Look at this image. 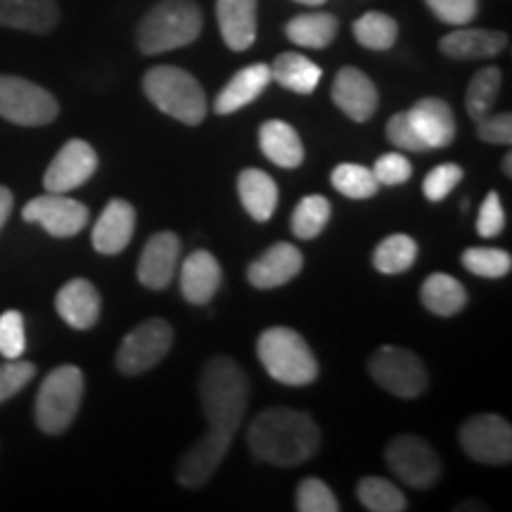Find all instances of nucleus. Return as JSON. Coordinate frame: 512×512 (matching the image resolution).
Returning a JSON list of instances; mask_svg holds the SVG:
<instances>
[{"label": "nucleus", "mask_w": 512, "mask_h": 512, "mask_svg": "<svg viewBox=\"0 0 512 512\" xmlns=\"http://www.w3.org/2000/svg\"><path fill=\"white\" fill-rule=\"evenodd\" d=\"M261 366L275 382L287 387H306L316 382L318 361L306 339L292 328H268L256 342Z\"/></svg>", "instance_id": "5"}, {"label": "nucleus", "mask_w": 512, "mask_h": 512, "mask_svg": "<svg viewBox=\"0 0 512 512\" xmlns=\"http://www.w3.org/2000/svg\"><path fill=\"white\" fill-rule=\"evenodd\" d=\"M354 36L368 50H389L399 36V24L384 12H366L354 22Z\"/></svg>", "instance_id": "35"}, {"label": "nucleus", "mask_w": 512, "mask_h": 512, "mask_svg": "<svg viewBox=\"0 0 512 512\" xmlns=\"http://www.w3.org/2000/svg\"><path fill=\"white\" fill-rule=\"evenodd\" d=\"M389 470L413 489H432L441 477V458L425 439L401 434L384 451Z\"/></svg>", "instance_id": "10"}, {"label": "nucleus", "mask_w": 512, "mask_h": 512, "mask_svg": "<svg viewBox=\"0 0 512 512\" xmlns=\"http://www.w3.org/2000/svg\"><path fill=\"white\" fill-rule=\"evenodd\" d=\"M200 401L209 430L235 437L249 406V380L238 363L216 356L200 375Z\"/></svg>", "instance_id": "2"}, {"label": "nucleus", "mask_w": 512, "mask_h": 512, "mask_svg": "<svg viewBox=\"0 0 512 512\" xmlns=\"http://www.w3.org/2000/svg\"><path fill=\"white\" fill-rule=\"evenodd\" d=\"M27 351V332H24V316L19 311H5L0 316V356L5 361H17Z\"/></svg>", "instance_id": "39"}, {"label": "nucleus", "mask_w": 512, "mask_h": 512, "mask_svg": "<svg viewBox=\"0 0 512 512\" xmlns=\"http://www.w3.org/2000/svg\"><path fill=\"white\" fill-rule=\"evenodd\" d=\"M460 446L472 460L484 465H508L512 460V427L501 415H475L458 432Z\"/></svg>", "instance_id": "11"}, {"label": "nucleus", "mask_w": 512, "mask_h": 512, "mask_svg": "<svg viewBox=\"0 0 512 512\" xmlns=\"http://www.w3.org/2000/svg\"><path fill=\"white\" fill-rule=\"evenodd\" d=\"M368 370L382 389L399 396V399H418V396L425 394L427 382H430L420 356H415L408 349L389 347V344L375 351V356L368 363Z\"/></svg>", "instance_id": "8"}, {"label": "nucleus", "mask_w": 512, "mask_h": 512, "mask_svg": "<svg viewBox=\"0 0 512 512\" xmlns=\"http://www.w3.org/2000/svg\"><path fill=\"white\" fill-rule=\"evenodd\" d=\"M221 264L207 249L192 252L181 266V294L185 302L204 306L221 287Z\"/></svg>", "instance_id": "21"}, {"label": "nucleus", "mask_w": 512, "mask_h": 512, "mask_svg": "<svg viewBox=\"0 0 512 512\" xmlns=\"http://www.w3.org/2000/svg\"><path fill=\"white\" fill-rule=\"evenodd\" d=\"M202 10L192 0H162L147 12L138 27V48L143 55H162L185 48L202 34Z\"/></svg>", "instance_id": "4"}, {"label": "nucleus", "mask_w": 512, "mask_h": 512, "mask_svg": "<svg viewBox=\"0 0 512 512\" xmlns=\"http://www.w3.org/2000/svg\"><path fill=\"white\" fill-rule=\"evenodd\" d=\"M358 501L370 512H403L408 508L399 486L384 477H363L356 486Z\"/></svg>", "instance_id": "32"}, {"label": "nucleus", "mask_w": 512, "mask_h": 512, "mask_svg": "<svg viewBox=\"0 0 512 512\" xmlns=\"http://www.w3.org/2000/svg\"><path fill=\"white\" fill-rule=\"evenodd\" d=\"M406 114L427 150L448 147L456 138V117L441 98H422Z\"/></svg>", "instance_id": "20"}, {"label": "nucleus", "mask_w": 512, "mask_h": 512, "mask_svg": "<svg viewBox=\"0 0 512 512\" xmlns=\"http://www.w3.org/2000/svg\"><path fill=\"white\" fill-rule=\"evenodd\" d=\"M302 266L304 256L299 247L290 242H278L249 264L247 280L256 290H275V287H283L297 278L302 273Z\"/></svg>", "instance_id": "17"}, {"label": "nucleus", "mask_w": 512, "mask_h": 512, "mask_svg": "<svg viewBox=\"0 0 512 512\" xmlns=\"http://www.w3.org/2000/svg\"><path fill=\"white\" fill-rule=\"evenodd\" d=\"M297 510L299 512H339L337 496L323 479L306 477L297 486Z\"/></svg>", "instance_id": "38"}, {"label": "nucleus", "mask_w": 512, "mask_h": 512, "mask_svg": "<svg viewBox=\"0 0 512 512\" xmlns=\"http://www.w3.org/2000/svg\"><path fill=\"white\" fill-rule=\"evenodd\" d=\"M261 152L271 159L275 166L283 169H297L304 162V143L299 133L280 119H268L259 128Z\"/></svg>", "instance_id": "26"}, {"label": "nucleus", "mask_w": 512, "mask_h": 512, "mask_svg": "<svg viewBox=\"0 0 512 512\" xmlns=\"http://www.w3.org/2000/svg\"><path fill=\"white\" fill-rule=\"evenodd\" d=\"M268 67H271V81L299 95H311L323 79V69L299 53L278 55Z\"/></svg>", "instance_id": "29"}, {"label": "nucleus", "mask_w": 512, "mask_h": 512, "mask_svg": "<svg viewBox=\"0 0 512 512\" xmlns=\"http://www.w3.org/2000/svg\"><path fill=\"white\" fill-rule=\"evenodd\" d=\"M22 219L27 223H38L53 238H74L86 228L91 211L86 204L60 192H46L27 202L22 209Z\"/></svg>", "instance_id": "12"}, {"label": "nucleus", "mask_w": 512, "mask_h": 512, "mask_svg": "<svg viewBox=\"0 0 512 512\" xmlns=\"http://www.w3.org/2000/svg\"><path fill=\"white\" fill-rule=\"evenodd\" d=\"M268 83H271V67L264 62L249 64V67L240 69V72L223 86V91L216 95L214 112L233 114L242 110V107H247L249 102H254L266 91Z\"/></svg>", "instance_id": "25"}, {"label": "nucleus", "mask_w": 512, "mask_h": 512, "mask_svg": "<svg viewBox=\"0 0 512 512\" xmlns=\"http://www.w3.org/2000/svg\"><path fill=\"white\" fill-rule=\"evenodd\" d=\"M339 31V22L330 12H306V15H297L287 22L285 34L294 46L323 50L335 41Z\"/></svg>", "instance_id": "30"}, {"label": "nucleus", "mask_w": 512, "mask_h": 512, "mask_svg": "<svg viewBox=\"0 0 512 512\" xmlns=\"http://www.w3.org/2000/svg\"><path fill=\"white\" fill-rule=\"evenodd\" d=\"M330 181L344 197H351V200H368L380 190L373 169L361 164H339L332 171Z\"/></svg>", "instance_id": "36"}, {"label": "nucleus", "mask_w": 512, "mask_h": 512, "mask_svg": "<svg viewBox=\"0 0 512 512\" xmlns=\"http://www.w3.org/2000/svg\"><path fill=\"white\" fill-rule=\"evenodd\" d=\"M477 136L479 140L491 145H510L512 143V117L510 112L503 114H486L477 119Z\"/></svg>", "instance_id": "46"}, {"label": "nucleus", "mask_w": 512, "mask_h": 512, "mask_svg": "<svg viewBox=\"0 0 512 512\" xmlns=\"http://www.w3.org/2000/svg\"><path fill=\"white\" fill-rule=\"evenodd\" d=\"M181 259V240L171 230L155 233L138 259V283L147 290H166L178 271Z\"/></svg>", "instance_id": "15"}, {"label": "nucleus", "mask_w": 512, "mask_h": 512, "mask_svg": "<svg viewBox=\"0 0 512 512\" xmlns=\"http://www.w3.org/2000/svg\"><path fill=\"white\" fill-rule=\"evenodd\" d=\"M418 259V242L411 235H389L377 245L373 254V266L384 275H399L408 271Z\"/></svg>", "instance_id": "31"}, {"label": "nucleus", "mask_w": 512, "mask_h": 512, "mask_svg": "<svg viewBox=\"0 0 512 512\" xmlns=\"http://www.w3.org/2000/svg\"><path fill=\"white\" fill-rule=\"evenodd\" d=\"M174 344V328L162 318H150L133 328L117 351V368L121 375H143L169 354Z\"/></svg>", "instance_id": "9"}, {"label": "nucleus", "mask_w": 512, "mask_h": 512, "mask_svg": "<svg viewBox=\"0 0 512 512\" xmlns=\"http://www.w3.org/2000/svg\"><path fill=\"white\" fill-rule=\"evenodd\" d=\"M460 181H463V169H460L458 164H439L425 176V181H422V192H425V197L430 202H441L451 195V190L456 188Z\"/></svg>", "instance_id": "40"}, {"label": "nucleus", "mask_w": 512, "mask_h": 512, "mask_svg": "<svg viewBox=\"0 0 512 512\" xmlns=\"http://www.w3.org/2000/svg\"><path fill=\"white\" fill-rule=\"evenodd\" d=\"M501 81L503 76L498 67H484L472 76L470 86H467V93H465V107L472 119L477 121L491 112V107H494L496 102V95L501 91Z\"/></svg>", "instance_id": "34"}, {"label": "nucleus", "mask_w": 512, "mask_h": 512, "mask_svg": "<svg viewBox=\"0 0 512 512\" xmlns=\"http://www.w3.org/2000/svg\"><path fill=\"white\" fill-rule=\"evenodd\" d=\"M247 444L256 460L294 467L316 456L320 430L309 413L294 408H266L249 425Z\"/></svg>", "instance_id": "1"}, {"label": "nucleus", "mask_w": 512, "mask_h": 512, "mask_svg": "<svg viewBox=\"0 0 512 512\" xmlns=\"http://www.w3.org/2000/svg\"><path fill=\"white\" fill-rule=\"evenodd\" d=\"M98 164V152L93 150L91 143H86L81 138L69 140V143L62 145V150L57 152L46 169L43 188H46V192L67 195V192L81 188L83 183L91 181L95 171H98Z\"/></svg>", "instance_id": "13"}, {"label": "nucleus", "mask_w": 512, "mask_h": 512, "mask_svg": "<svg viewBox=\"0 0 512 512\" xmlns=\"http://www.w3.org/2000/svg\"><path fill=\"white\" fill-rule=\"evenodd\" d=\"M330 98L356 124L368 121L377 112V105H380L375 83L356 67L339 69L335 83H332Z\"/></svg>", "instance_id": "16"}, {"label": "nucleus", "mask_w": 512, "mask_h": 512, "mask_svg": "<svg viewBox=\"0 0 512 512\" xmlns=\"http://www.w3.org/2000/svg\"><path fill=\"white\" fill-rule=\"evenodd\" d=\"M12 204H15V197H12L10 188L0 185V230H3L5 223H8L12 214Z\"/></svg>", "instance_id": "47"}, {"label": "nucleus", "mask_w": 512, "mask_h": 512, "mask_svg": "<svg viewBox=\"0 0 512 512\" xmlns=\"http://www.w3.org/2000/svg\"><path fill=\"white\" fill-rule=\"evenodd\" d=\"M60 114V102L38 83L0 74V117L17 126H46Z\"/></svg>", "instance_id": "7"}, {"label": "nucleus", "mask_w": 512, "mask_h": 512, "mask_svg": "<svg viewBox=\"0 0 512 512\" xmlns=\"http://www.w3.org/2000/svg\"><path fill=\"white\" fill-rule=\"evenodd\" d=\"M133 233H136V209H133L131 202L114 197V200L102 209L100 219L95 221L91 240L95 252L114 256L124 252L128 242L133 238Z\"/></svg>", "instance_id": "19"}, {"label": "nucleus", "mask_w": 512, "mask_h": 512, "mask_svg": "<svg viewBox=\"0 0 512 512\" xmlns=\"http://www.w3.org/2000/svg\"><path fill=\"white\" fill-rule=\"evenodd\" d=\"M294 3H302V5H313V8H316V5H323L325 0H294Z\"/></svg>", "instance_id": "49"}, {"label": "nucleus", "mask_w": 512, "mask_h": 512, "mask_svg": "<svg viewBox=\"0 0 512 512\" xmlns=\"http://www.w3.org/2000/svg\"><path fill=\"white\" fill-rule=\"evenodd\" d=\"M432 15L451 27H465L477 17L479 0H425Z\"/></svg>", "instance_id": "42"}, {"label": "nucleus", "mask_w": 512, "mask_h": 512, "mask_svg": "<svg viewBox=\"0 0 512 512\" xmlns=\"http://www.w3.org/2000/svg\"><path fill=\"white\" fill-rule=\"evenodd\" d=\"M463 266L479 278H505L512 268V256L496 247H470L463 252Z\"/></svg>", "instance_id": "37"}, {"label": "nucleus", "mask_w": 512, "mask_h": 512, "mask_svg": "<svg viewBox=\"0 0 512 512\" xmlns=\"http://www.w3.org/2000/svg\"><path fill=\"white\" fill-rule=\"evenodd\" d=\"M238 192L242 207L254 221L266 223L278 209V183L266 171L245 169L238 176Z\"/></svg>", "instance_id": "27"}, {"label": "nucleus", "mask_w": 512, "mask_h": 512, "mask_svg": "<svg viewBox=\"0 0 512 512\" xmlns=\"http://www.w3.org/2000/svg\"><path fill=\"white\" fill-rule=\"evenodd\" d=\"M230 441H233V437H228V434L207 430V434L200 437V441H195V446L178 460V484L185 486V489H202L214 477V472L219 470L223 458L230 451Z\"/></svg>", "instance_id": "14"}, {"label": "nucleus", "mask_w": 512, "mask_h": 512, "mask_svg": "<svg viewBox=\"0 0 512 512\" xmlns=\"http://www.w3.org/2000/svg\"><path fill=\"white\" fill-rule=\"evenodd\" d=\"M373 174L380 185H401L413 176V166L399 152H387V155L377 157Z\"/></svg>", "instance_id": "43"}, {"label": "nucleus", "mask_w": 512, "mask_h": 512, "mask_svg": "<svg viewBox=\"0 0 512 512\" xmlns=\"http://www.w3.org/2000/svg\"><path fill=\"white\" fill-rule=\"evenodd\" d=\"M503 171H505V176H512V155H510V152L503 157Z\"/></svg>", "instance_id": "48"}, {"label": "nucleus", "mask_w": 512, "mask_h": 512, "mask_svg": "<svg viewBox=\"0 0 512 512\" xmlns=\"http://www.w3.org/2000/svg\"><path fill=\"white\" fill-rule=\"evenodd\" d=\"M387 138L389 143H394L399 150H408V152H425L427 147L415 133V128L411 121H408L406 112L394 114L392 119L387 121Z\"/></svg>", "instance_id": "45"}, {"label": "nucleus", "mask_w": 512, "mask_h": 512, "mask_svg": "<svg viewBox=\"0 0 512 512\" xmlns=\"http://www.w3.org/2000/svg\"><path fill=\"white\" fill-rule=\"evenodd\" d=\"M420 302L434 316L451 318L467 306V290L448 273H432L420 287Z\"/></svg>", "instance_id": "28"}, {"label": "nucleus", "mask_w": 512, "mask_h": 512, "mask_svg": "<svg viewBox=\"0 0 512 512\" xmlns=\"http://www.w3.org/2000/svg\"><path fill=\"white\" fill-rule=\"evenodd\" d=\"M503 228H505V211H503L501 197H498V192L491 190L489 195H486V200L482 202V207H479L477 233L482 235V238H496V235L503 233Z\"/></svg>", "instance_id": "44"}, {"label": "nucleus", "mask_w": 512, "mask_h": 512, "mask_svg": "<svg viewBox=\"0 0 512 512\" xmlns=\"http://www.w3.org/2000/svg\"><path fill=\"white\" fill-rule=\"evenodd\" d=\"M143 91L159 112L185 126H200L207 117L209 105L200 81L174 64L152 67L143 76Z\"/></svg>", "instance_id": "3"}, {"label": "nucleus", "mask_w": 512, "mask_h": 512, "mask_svg": "<svg viewBox=\"0 0 512 512\" xmlns=\"http://www.w3.org/2000/svg\"><path fill=\"white\" fill-rule=\"evenodd\" d=\"M216 19L223 41L235 53H245L256 41V0H216Z\"/></svg>", "instance_id": "24"}, {"label": "nucleus", "mask_w": 512, "mask_h": 512, "mask_svg": "<svg viewBox=\"0 0 512 512\" xmlns=\"http://www.w3.org/2000/svg\"><path fill=\"white\" fill-rule=\"evenodd\" d=\"M332 216L330 202L323 195H306L302 202L297 204V209L292 211L290 228L297 238L313 240L323 233Z\"/></svg>", "instance_id": "33"}, {"label": "nucleus", "mask_w": 512, "mask_h": 512, "mask_svg": "<svg viewBox=\"0 0 512 512\" xmlns=\"http://www.w3.org/2000/svg\"><path fill=\"white\" fill-rule=\"evenodd\" d=\"M34 377V363L22 361V358H17V361H5L3 366H0V403L17 396L31 380H34Z\"/></svg>", "instance_id": "41"}, {"label": "nucleus", "mask_w": 512, "mask_h": 512, "mask_svg": "<svg viewBox=\"0 0 512 512\" xmlns=\"http://www.w3.org/2000/svg\"><path fill=\"white\" fill-rule=\"evenodd\" d=\"M508 48V36L494 29H456L439 41V50L453 60H489Z\"/></svg>", "instance_id": "23"}, {"label": "nucleus", "mask_w": 512, "mask_h": 512, "mask_svg": "<svg viewBox=\"0 0 512 512\" xmlns=\"http://www.w3.org/2000/svg\"><path fill=\"white\" fill-rule=\"evenodd\" d=\"M83 373L76 366L50 370L36 394V425L46 434H62L72 427L83 401Z\"/></svg>", "instance_id": "6"}, {"label": "nucleus", "mask_w": 512, "mask_h": 512, "mask_svg": "<svg viewBox=\"0 0 512 512\" xmlns=\"http://www.w3.org/2000/svg\"><path fill=\"white\" fill-rule=\"evenodd\" d=\"M60 22L57 0H0V27L50 34Z\"/></svg>", "instance_id": "22"}, {"label": "nucleus", "mask_w": 512, "mask_h": 512, "mask_svg": "<svg viewBox=\"0 0 512 512\" xmlns=\"http://www.w3.org/2000/svg\"><path fill=\"white\" fill-rule=\"evenodd\" d=\"M55 309L69 328L91 330L100 320L102 299L98 287L86 278H74L60 287L55 297Z\"/></svg>", "instance_id": "18"}]
</instances>
